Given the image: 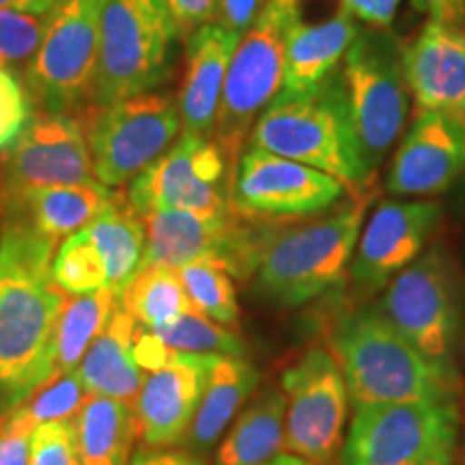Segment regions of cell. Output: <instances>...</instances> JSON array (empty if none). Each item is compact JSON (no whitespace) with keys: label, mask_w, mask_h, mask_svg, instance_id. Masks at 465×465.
<instances>
[{"label":"cell","mask_w":465,"mask_h":465,"mask_svg":"<svg viewBox=\"0 0 465 465\" xmlns=\"http://www.w3.org/2000/svg\"><path fill=\"white\" fill-rule=\"evenodd\" d=\"M281 3H291V5H300V0H281Z\"/></svg>","instance_id":"cell-46"},{"label":"cell","mask_w":465,"mask_h":465,"mask_svg":"<svg viewBox=\"0 0 465 465\" xmlns=\"http://www.w3.org/2000/svg\"><path fill=\"white\" fill-rule=\"evenodd\" d=\"M377 311L397 332L438 371L449 386H457V347L461 330L457 278L450 257L440 246L424 250L383 289Z\"/></svg>","instance_id":"cell-8"},{"label":"cell","mask_w":465,"mask_h":465,"mask_svg":"<svg viewBox=\"0 0 465 465\" xmlns=\"http://www.w3.org/2000/svg\"><path fill=\"white\" fill-rule=\"evenodd\" d=\"M265 465H315V463L308 461V459H302L298 455H291V452H281V455L274 457Z\"/></svg>","instance_id":"cell-45"},{"label":"cell","mask_w":465,"mask_h":465,"mask_svg":"<svg viewBox=\"0 0 465 465\" xmlns=\"http://www.w3.org/2000/svg\"><path fill=\"white\" fill-rule=\"evenodd\" d=\"M74 424L80 465H130L138 438L134 403L89 394Z\"/></svg>","instance_id":"cell-26"},{"label":"cell","mask_w":465,"mask_h":465,"mask_svg":"<svg viewBox=\"0 0 465 465\" xmlns=\"http://www.w3.org/2000/svg\"><path fill=\"white\" fill-rule=\"evenodd\" d=\"M0 465H31V433L0 424Z\"/></svg>","instance_id":"cell-40"},{"label":"cell","mask_w":465,"mask_h":465,"mask_svg":"<svg viewBox=\"0 0 465 465\" xmlns=\"http://www.w3.org/2000/svg\"><path fill=\"white\" fill-rule=\"evenodd\" d=\"M168 349L185 353H223V356H242L243 341L212 319L196 311H188L177 322L160 330H151Z\"/></svg>","instance_id":"cell-33"},{"label":"cell","mask_w":465,"mask_h":465,"mask_svg":"<svg viewBox=\"0 0 465 465\" xmlns=\"http://www.w3.org/2000/svg\"><path fill=\"white\" fill-rule=\"evenodd\" d=\"M138 322L124 306L113 312L106 328L91 342L75 375L86 394L134 403L144 381V371L134 358Z\"/></svg>","instance_id":"cell-23"},{"label":"cell","mask_w":465,"mask_h":465,"mask_svg":"<svg viewBox=\"0 0 465 465\" xmlns=\"http://www.w3.org/2000/svg\"><path fill=\"white\" fill-rule=\"evenodd\" d=\"M121 306L147 330H160L194 311L179 272L160 263H141L121 291Z\"/></svg>","instance_id":"cell-29"},{"label":"cell","mask_w":465,"mask_h":465,"mask_svg":"<svg viewBox=\"0 0 465 465\" xmlns=\"http://www.w3.org/2000/svg\"><path fill=\"white\" fill-rule=\"evenodd\" d=\"M287 397L284 450L315 465H332L342 449L349 391L339 360L311 347L282 373Z\"/></svg>","instance_id":"cell-14"},{"label":"cell","mask_w":465,"mask_h":465,"mask_svg":"<svg viewBox=\"0 0 465 465\" xmlns=\"http://www.w3.org/2000/svg\"><path fill=\"white\" fill-rule=\"evenodd\" d=\"M347 188L332 174L300 162L246 147L237 162L231 203L250 218L295 220L339 205Z\"/></svg>","instance_id":"cell-16"},{"label":"cell","mask_w":465,"mask_h":465,"mask_svg":"<svg viewBox=\"0 0 465 465\" xmlns=\"http://www.w3.org/2000/svg\"><path fill=\"white\" fill-rule=\"evenodd\" d=\"M232 168L212 136H185L134 177L125 199L138 216L158 209L224 216L232 212Z\"/></svg>","instance_id":"cell-13"},{"label":"cell","mask_w":465,"mask_h":465,"mask_svg":"<svg viewBox=\"0 0 465 465\" xmlns=\"http://www.w3.org/2000/svg\"><path fill=\"white\" fill-rule=\"evenodd\" d=\"M287 397L282 388H265L235 418L216 452V465H265L284 450Z\"/></svg>","instance_id":"cell-27"},{"label":"cell","mask_w":465,"mask_h":465,"mask_svg":"<svg viewBox=\"0 0 465 465\" xmlns=\"http://www.w3.org/2000/svg\"><path fill=\"white\" fill-rule=\"evenodd\" d=\"M403 48L391 28L366 26L358 31L341 63L360 158L373 179L403 132L410 113Z\"/></svg>","instance_id":"cell-6"},{"label":"cell","mask_w":465,"mask_h":465,"mask_svg":"<svg viewBox=\"0 0 465 465\" xmlns=\"http://www.w3.org/2000/svg\"><path fill=\"white\" fill-rule=\"evenodd\" d=\"M35 113L25 78L0 69V153L20 136Z\"/></svg>","instance_id":"cell-35"},{"label":"cell","mask_w":465,"mask_h":465,"mask_svg":"<svg viewBox=\"0 0 465 465\" xmlns=\"http://www.w3.org/2000/svg\"><path fill=\"white\" fill-rule=\"evenodd\" d=\"M144 224L143 263H160L173 270L194 261L224 265L232 278H248L257 272L267 243L289 220L250 218L237 212L224 216L158 209L141 216Z\"/></svg>","instance_id":"cell-9"},{"label":"cell","mask_w":465,"mask_h":465,"mask_svg":"<svg viewBox=\"0 0 465 465\" xmlns=\"http://www.w3.org/2000/svg\"><path fill=\"white\" fill-rule=\"evenodd\" d=\"M114 196L116 192L100 182L50 185L26 192L20 199L0 207V213L3 223H22L56 243L84 229L114 201Z\"/></svg>","instance_id":"cell-22"},{"label":"cell","mask_w":465,"mask_h":465,"mask_svg":"<svg viewBox=\"0 0 465 465\" xmlns=\"http://www.w3.org/2000/svg\"><path fill=\"white\" fill-rule=\"evenodd\" d=\"M441 218L435 201H383L373 209L360 235L349 278L353 295L369 300L424 252Z\"/></svg>","instance_id":"cell-17"},{"label":"cell","mask_w":465,"mask_h":465,"mask_svg":"<svg viewBox=\"0 0 465 465\" xmlns=\"http://www.w3.org/2000/svg\"><path fill=\"white\" fill-rule=\"evenodd\" d=\"M50 14L0 9V69L25 78L48 28Z\"/></svg>","instance_id":"cell-34"},{"label":"cell","mask_w":465,"mask_h":465,"mask_svg":"<svg viewBox=\"0 0 465 465\" xmlns=\"http://www.w3.org/2000/svg\"><path fill=\"white\" fill-rule=\"evenodd\" d=\"M177 272L196 312L220 325L237 323V317H240L237 291L224 265L213 263V261H194V263L182 265Z\"/></svg>","instance_id":"cell-30"},{"label":"cell","mask_w":465,"mask_h":465,"mask_svg":"<svg viewBox=\"0 0 465 465\" xmlns=\"http://www.w3.org/2000/svg\"><path fill=\"white\" fill-rule=\"evenodd\" d=\"M267 0H218V22L242 37L265 9Z\"/></svg>","instance_id":"cell-39"},{"label":"cell","mask_w":465,"mask_h":465,"mask_svg":"<svg viewBox=\"0 0 465 465\" xmlns=\"http://www.w3.org/2000/svg\"><path fill=\"white\" fill-rule=\"evenodd\" d=\"M84 130L95 179L110 190L121 188L179 141L182 116L177 95L149 91L93 110Z\"/></svg>","instance_id":"cell-11"},{"label":"cell","mask_w":465,"mask_h":465,"mask_svg":"<svg viewBox=\"0 0 465 465\" xmlns=\"http://www.w3.org/2000/svg\"><path fill=\"white\" fill-rule=\"evenodd\" d=\"M130 465H207L196 452L188 450H168V449H147L136 452Z\"/></svg>","instance_id":"cell-42"},{"label":"cell","mask_w":465,"mask_h":465,"mask_svg":"<svg viewBox=\"0 0 465 465\" xmlns=\"http://www.w3.org/2000/svg\"><path fill=\"white\" fill-rule=\"evenodd\" d=\"M174 26L188 39L201 26L218 22V0H164Z\"/></svg>","instance_id":"cell-37"},{"label":"cell","mask_w":465,"mask_h":465,"mask_svg":"<svg viewBox=\"0 0 465 465\" xmlns=\"http://www.w3.org/2000/svg\"><path fill=\"white\" fill-rule=\"evenodd\" d=\"M84 401L86 391L74 371V373L61 375L58 380L50 381L42 391L28 397L25 403L14 407L3 424L33 435L35 429L45 422L75 416V411L83 407Z\"/></svg>","instance_id":"cell-32"},{"label":"cell","mask_w":465,"mask_h":465,"mask_svg":"<svg viewBox=\"0 0 465 465\" xmlns=\"http://www.w3.org/2000/svg\"><path fill=\"white\" fill-rule=\"evenodd\" d=\"M455 449H457V440L449 441V444L441 446L440 450H435L427 461H422L420 465H457L455 459Z\"/></svg>","instance_id":"cell-44"},{"label":"cell","mask_w":465,"mask_h":465,"mask_svg":"<svg viewBox=\"0 0 465 465\" xmlns=\"http://www.w3.org/2000/svg\"><path fill=\"white\" fill-rule=\"evenodd\" d=\"M100 50V0H58L44 42L25 72L35 110L91 114Z\"/></svg>","instance_id":"cell-10"},{"label":"cell","mask_w":465,"mask_h":465,"mask_svg":"<svg viewBox=\"0 0 465 465\" xmlns=\"http://www.w3.org/2000/svg\"><path fill=\"white\" fill-rule=\"evenodd\" d=\"M246 147L332 174L349 196L373 194L375 179L360 158L341 67L304 93L281 91L254 124Z\"/></svg>","instance_id":"cell-2"},{"label":"cell","mask_w":465,"mask_h":465,"mask_svg":"<svg viewBox=\"0 0 465 465\" xmlns=\"http://www.w3.org/2000/svg\"><path fill=\"white\" fill-rule=\"evenodd\" d=\"M58 0H0V9L26 11V14H50Z\"/></svg>","instance_id":"cell-43"},{"label":"cell","mask_w":465,"mask_h":465,"mask_svg":"<svg viewBox=\"0 0 465 465\" xmlns=\"http://www.w3.org/2000/svg\"><path fill=\"white\" fill-rule=\"evenodd\" d=\"M399 5L401 0H341V9L371 28H391Z\"/></svg>","instance_id":"cell-38"},{"label":"cell","mask_w":465,"mask_h":465,"mask_svg":"<svg viewBox=\"0 0 465 465\" xmlns=\"http://www.w3.org/2000/svg\"><path fill=\"white\" fill-rule=\"evenodd\" d=\"M300 17V5L267 0L232 52L212 134L232 173L261 113L282 91L284 48Z\"/></svg>","instance_id":"cell-7"},{"label":"cell","mask_w":465,"mask_h":465,"mask_svg":"<svg viewBox=\"0 0 465 465\" xmlns=\"http://www.w3.org/2000/svg\"><path fill=\"white\" fill-rule=\"evenodd\" d=\"M218 353H185L173 349L158 371L144 375L136 397L138 438L147 449L183 444Z\"/></svg>","instance_id":"cell-18"},{"label":"cell","mask_w":465,"mask_h":465,"mask_svg":"<svg viewBox=\"0 0 465 465\" xmlns=\"http://www.w3.org/2000/svg\"><path fill=\"white\" fill-rule=\"evenodd\" d=\"M52 274L58 287L69 295L93 293L110 282L106 259L84 229L63 240L52 261Z\"/></svg>","instance_id":"cell-31"},{"label":"cell","mask_w":465,"mask_h":465,"mask_svg":"<svg viewBox=\"0 0 465 465\" xmlns=\"http://www.w3.org/2000/svg\"><path fill=\"white\" fill-rule=\"evenodd\" d=\"M463 465H465V441H463Z\"/></svg>","instance_id":"cell-47"},{"label":"cell","mask_w":465,"mask_h":465,"mask_svg":"<svg viewBox=\"0 0 465 465\" xmlns=\"http://www.w3.org/2000/svg\"><path fill=\"white\" fill-rule=\"evenodd\" d=\"M429 20L449 26H465V0H411Z\"/></svg>","instance_id":"cell-41"},{"label":"cell","mask_w":465,"mask_h":465,"mask_svg":"<svg viewBox=\"0 0 465 465\" xmlns=\"http://www.w3.org/2000/svg\"><path fill=\"white\" fill-rule=\"evenodd\" d=\"M119 304L121 291L110 287L93 293L69 295L56 330L54 380L78 369L91 342L106 328Z\"/></svg>","instance_id":"cell-28"},{"label":"cell","mask_w":465,"mask_h":465,"mask_svg":"<svg viewBox=\"0 0 465 465\" xmlns=\"http://www.w3.org/2000/svg\"><path fill=\"white\" fill-rule=\"evenodd\" d=\"M259 371L242 356L218 353L209 369L205 391L183 444L190 452H205L237 416L240 407L259 386Z\"/></svg>","instance_id":"cell-25"},{"label":"cell","mask_w":465,"mask_h":465,"mask_svg":"<svg viewBox=\"0 0 465 465\" xmlns=\"http://www.w3.org/2000/svg\"><path fill=\"white\" fill-rule=\"evenodd\" d=\"M358 31L356 20L345 9L319 25H306L302 17L295 20L284 48L282 91L304 93L322 84L341 67Z\"/></svg>","instance_id":"cell-24"},{"label":"cell","mask_w":465,"mask_h":465,"mask_svg":"<svg viewBox=\"0 0 465 465\" xmlns=\"http://www.w3.org/2000/svg\"><path fill=\"white\" fill-rule=\"evenodd\" d=\"M240 35L212 22L201 26L185 44V74L177 93L182 134L212 136L231 56Z\"/></svg>","instance_id":"cell-21"},{"label":"cell","mask_w":465,"mask_h":465,"mask_svg":"<svg viewBox=\"0 0 465 465\" xmlns=\"http://www.w3.org/2000/svg\"><path fill=\"white\" fill-rule=\"evenodd\" d=\"M54 242L5 220L0 231V392L14 410L54 381L65 293L52 274Z\"/></svg>","instance_id":"cell-1"},{"label":"cell","mask_w":465,"mask_h":465,"mask_svg":"<svg viewBox=\"0 0 465 465\" xmlns=\"http://www.w3.org/2000/svg\"><path fill=\"white\" fill-rule=\"evenodd\" d=\"M332 347L353 405L455 399V388L441 380L375 304L341 317Z\"/></svg>","instance_id":"cell-4"},{"label":"cell","mask_w":465,"mask_h":465,"mask_svg":"<svg viewBox=\"0 0 465 465\" xmlns=\"http://www.w3.org/2000/svg\"><path fill=\"white\" fill-rule=\"evenodd\" d=\"M403 67L416 113L465 121V26L429 20L403 48Z\"/></svg>","instance_id":"cell-20"},{"label":"cell","mask_w":465,"mask_h":465,"mask_svg":"<svg viewBox=\"0 0 465 465\" xmlns=\"http://www.w3.org/2000/svg\"><path fill=\"white\" fill-rule=\"evenodd\" d=\"M179 37L164 0H100L91 113L164 84Z\"/></svg>","instance_id":"cell-5"},{"label":"cell","mask_w":465,"mask_h":465,"mask_svg":"<svg viewBox=\"0 0 465 465\" xmlns=\"http://www.w3.org/2000/svg\"><path fill=\"white\" fill-rule=\"evenodd\" d=\"M455 399L353 405L341 465H420L457 440Z\"/></svg>","instance_id":"cell-12"},{"label":"cell","mask_w":465,"mask_h":465,"mask_svg":"<svg viewBox=\"0 0 465 465\" xmlns=\"http://www.w3.org/2000/svg\"><path fill=\"white\" fill-rule=\"evenodd\" d=\"M465 173V121L440 113H416L388 168L394 196L441 194Z\"/></svg>","instance_id":"cell-19"},{"label":"cell","mask_w":465,"mask_h":465,"mask_svg":"<svg viewBox=\"0 0 465 465\" xmlns=\"http://www.w3.org/2000/svg\"><path fill=\"white\" fill-rule=\"evenodd\" d=\"M31 465H80L72 418L45 422L31 435Z\"/></svg>","instance_id":"cell-36"},{"label":"cell","mask_w":465,"mask_h":465,"mask_svg":"<svg viewBox=\"0 0 465 465\" xmlns=\"http://www.w3.org/2000/svg\"><path fill=\"white\" fill-rule=\"evenodd\" d=\"M371 199L373 194L349 196L332 213L312 223H282L254 272L261 293L295 308L342 284Z\"/></svg>","instance_id":"cell-3"},{"label":"cell","mask_w":465,"mask_h":465,"mask_svg":"<svg viewBox=\"0 0 465 465\" xmlns=\"http://www.w3.org/2000/svg\"><path fill=\"white\" fill-rule=\"evenodd\" d=\"M97 182L84 124L35 110L20 136L0 155V207L31 190Z\"/></svg>","instance_id":"cell-15"}]
</instances>
